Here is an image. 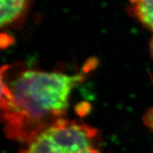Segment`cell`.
I'll list each match as a JSON object with an SVG mask.
<instances>
[{
    "label": "cell",
    "instance_id": "6da1fadb",
    "mask_svg": "<svg viewBox=\"0 0 153 153\" xmlns=\"http://www.w3.org/2000/svg\"><path fill=\"white\" fill-rule=\"evenodd\" d=\"M83 73L67 74L23 70L11 74L1 70V118L8 138L29 143L62 116L73 89L83 81Z\"/></svg>",
    "mask_w": 153,
    "mask_h": 153
},
{
    "label": "cell",
    "instance_id": "7a4b0ae2",
    "mask_svg": "<svg viewBox=\"0 0 153 153\" xmlns=\"http://www.w3.org/2000/svg\"><path fill=\"white\" fill-rule=\"evenodd\" d=\"M96 129L86 123L60 119L45 128L20 153H100L94 146Z\"/></svg>",
    "mask_w": 153,
    "mask_h": 153
},
{
    "label": "cell",
    "instance_id": "3957f363",
    "mask_svg": "<svg viewBox=\"0 0 153 153\" xmlns=\"http://www.w3.org/2000/svg\"><path fill=\"white\" fill-rule=\"evenodd\" d=\"M30 2L31 0H1V27H9L22 20L28 10Z\"/></svg>",
    "mask_w": 153,
    "mask_h": 153
},
{
    "label": "cell",
    "instance_id": "277c9868",
    "mask_svg": "<svg viewBox=\"0 0 153 153\" xmlns=\"http://www.w3.org/2000/svg\"><path fill=\"white\" fill-rule=\"evenodd\" d=\"M127 11L145 27L153 31V0H128Z\"/></svg>",
    "mask_w": 153,
    "mask_h": 153
},
{
    "label": "cell",
    "instance_id": "5b68a950",
    "mask_svg": "<svg viewBox=\"0 0 153 153\" xmlns=\"http://www.w3.org/2000/svg\"><path fill=\"white\" fill-rule=\"evenodd\" d=\"M144 124L153 132V107L149 108L143 116Z\"/></svg>",
    "mask_w": 153,
    "mask_h": 153
},
{
    "label": "cell",
    "instance_id": "8992f818",
    "mask_svg": "<svg viewBox=\"0 0 153 153\" xmlns=\"http://www.w3.org/2000/svg\"><path fill=\"white\" fill-rule=\"evenodd\" d=\"M149 50H150V55H151L152 58L153 59V36L152 37L151 41H150V44H149Z\"/></svg>",
    "mask_w": 153,
    "mask_h": 153
}]
</instances>
